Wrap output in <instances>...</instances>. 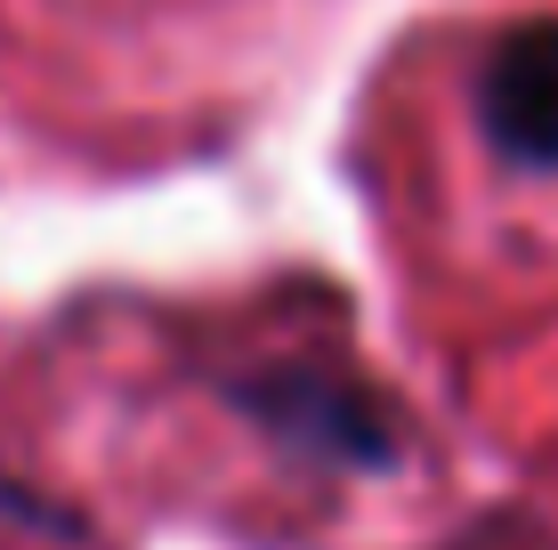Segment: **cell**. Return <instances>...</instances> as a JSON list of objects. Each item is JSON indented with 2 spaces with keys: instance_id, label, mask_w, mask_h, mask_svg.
Returning <instances> with one entry per match:
<instances>
[{
  "instance_id": "1",
  "label": "cell",
  "mask_w": 558,
  "mask_h": 550,
  "mask_svg": "<svg viewBox=\"0 0 558 550\" xmlns=\"http://www.w3.org/2000/svg\"><path fill=\"white\" fill-rule=\"evenodd\" d=\"M477 122L518 170H558V16H526L486 49Z\"/></svg>"
},
{
  "instance_id": "2",
  "label": "cell",
  "mask_w": 558,
  "mask_h": 550,
  "mask_svg": "<svg viewBox=\"0 0 558 550\" xmlns=\"http://www.w3.org/2000/svg\"><path fill=\"white\" fill-rule=\"evenodd\" d=\"M243 405L259 429H276L283 445L316 453V462H389V413L340 372H316V365L267 372L243 389Z\"/></svg>"
}]
</instances>
